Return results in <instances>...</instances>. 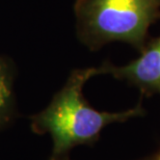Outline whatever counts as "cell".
I'll return each instance as SVG.
<instances>
[{"instance_id":"6da1fadb","label":"cell","mask_w":160,"mask_h":160,"mask_svg":"<svg viewBox=\"0 0 160 160\" xmlns=\"http://www.w3.org/2000/svg\"><path fill=\"white\" fill-rule=\"evenodd\" d=\"M97 75H101L100 68L72 71L49 105L30 118L31 130L34 133L49 134L52 138V153L48 160H59L74 147L95 142L108 125L143 114L140 104L120 112L99 111L92 107L83 97L82 91L86 81Z\"/></svg>"},{"instance_id":"7a4b0ae2","label":"cell","mask_w":160,"mask_h":160,"mask_svg":"<svg viewBox=\"0 0 160 160\" xmlns=\"http://www.w3.org/2000/svg\"><path fill=\"white\" fill-rule=\"evenodd\" d=\"M74 14L77 37L89 50L123 42L140 52L160 19V0H76Z\"/></svg>"},{"instance_id":"3957f363","label":"cell","mask_w":160,"mask_h":160,"mask_svg":"<svg viewBox=\"0 0 160 160\" xmlns=\"http://www.w3.org/2000/svg\"><path fill=\"white\" fill-rule=\"evenodd\" d=\"M101 75L108 74L137 86L143 92H160V37L147 42L138 58L124 66L105 62Z\"/></svg>"},{"instance_id":"277c9868","label":"cell","mask_w":160,"mask_h":160,"mask_svg":"<svg viewBox=\"0 0 160 160\" xmlns=\"http://www.w3.org/2000/svg\"><path fill=\"white\" fill-rule=\"evenodd\" d=\"M14 79V65L0 55V130L11 123L16 114Z\"/></svg>"},{"instance_id":"5b68a950","label":"cell","mask_w":160,"mask_h":160,"mask_svg":"<svg viewBox=\"0 0 160 160\" xmlns=\"http://www.w3.org/2000/svg\"><path fill=\"white\" fill-rule=\"evenodd\" d=\"M59 160H69V158H68V157H67V156H66V157H63V158L59 159Z\"/></svg>"},{"instance_id":"8992f818","label":"cell","mask_w":160,"mask_h":160,"mask_svg":"<svg viewBox=\"0 0 160 160\" xmlns=\"http://www.w3.org/2000/svg\"><path fill=\"white\" fill-rule=\"evenodd\" d=\"M158 160H160V156H159V159H158Z\"/></svg>"}]
</instances>
